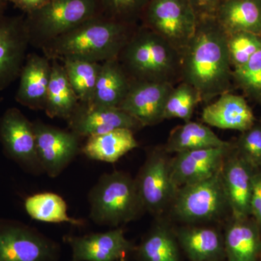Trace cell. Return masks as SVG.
Listing matches in <instances>:
<instances>
[{
  "mask_svg": "<svg viewBox=\"0 0 261 261\" xmlns=\"http://www.w3.org/2000/svg\"><path fill=\"white\" fill-rule=\"evenodd\" d=\"M228 37L214 16L202 17L181 51V82L195 87L202 102L229 92L233 70Z\"/></svg>",
  "mask_w": 261,
  "mask_h": 261,
  "instance_id": "obj_1",
  "label": "cell"
},
{
  "mask_svg": "<svg viewBox=\"0 0 261 261\" xmlns=\"http://www.w3.org/2000/svg\"><path fill=\"white\" fill-rule=\"evenodd\" d=\"M139 25L99 15L63 33L41 49L50 61L80 59L102 63L118 58Z\"/></svg>",
  "mask_w": 261,
  "mask_h": 261,
  "instance_id": "obj_2",
  "label": "cell"
},
{
  "mask_svg": "<svg viewBox=\"0 0 261 261\" xmlns=\"http://www.w3.org/2000/svg\"><path fill=\"white\" fill-rule=\"evenodd\" d=\"M132 82H181V54L150 29L139 25L118 57Z\"/></svg>",
  "mask_w": 261,
  "mask_h": 261,
  "instance_id": "obj_3",
  "label": "cell"
},
{
  "mask_svg": "<svg viewBox=\"0 0 261 261\" xmlns=\"http://www.w3.org/2000/svg\"><path fill=\"white\" fill-rule=\"evenodd\" d=\"M89 201L90 219L99 225L126 224L144 210L135 180L120 171L102 175L89 192Z\"/></svg>",
  "mask_w": 261,
  "mask_h": 261,
  "instance_id": "obj_4",
  "label": "cell"
},
{
  "mask_svg": "<svg viewBox=\"0 0 261 261\" xmlns=\"http://www.w3.org/2000/svg\"><path fill=\"white\" fill-rule=\"evenodd\" d=\"M24 15L29 44L42 49L63 33L101 15L98 0H50Z\"/></svg>",
  "mask_w": 261,
  "mask_h": 261,
  "instance_id": "obj_5",
  "label": "cell"
},
{
  "mask_svg": "<svg viewBox=\"0 0 261 261\" xmlns=\"http://www.w3.org/2000/svg\"><path fill=\"white\" fill-rule=\"evenodd\" d=\"M197 23L190 0H149L140 24L181 53L193 35Z\"/></svg>",
  "mask_w": 261,
  "mask_h": 261,
  "instance_id": "obj_6",
  "label": "cell"
},
{
  "mask_svg": "<svg viewBox=\"0 0 261 261\" xmlns=\"http://www.w3.org/2000/svg\"><path fill=\"white\" fill-rule=\"evenodd\" d=\"M59 246L35 228L0 219V261H58Z\"/></svg>",
  "mask_w": 261,
  "mask_h": 261,
  "instance_id": "obj_7",
  "label": "cell"
},
{
  "mask_svg": "<svg viewBox=\"0 0 261 261\" xmlns=\"http://www.w3.org/2000/svg\"><path fill=\"white\" fill-rule=\"evenodd\" d=\"M173 201L174 214L183 221L193 222L214 219L228 204L222 169L207 179L178 189Z\"/></svg>",
  "mask_w": 261,
  "mask_h": 261,
  "instance_id": "obj_8",
  "label": "cell"
},
{
  "mask_svg": "<svg viewBox=\"0 0 261 261\" xmlns=\"http://www.w3.org/2000/svg\"><path fill=\"white\" fill-rule=\"evenodd\" d=\"M0 142L5 155L25 171L44 172L38 157L34 125L18 108H8L0 118Z\"/></svg>",
  "mask_w": 261,
  "mask_h": 261,
  "instance_id": "obj_9",
  "label": "cell"
},
{
  "mask_svg": "<svg viewBox=\"0 0 261 261\" xmlns=\"http://www.w3.org/2000/svg\"><path fill=\"white\" fill-rule=\"evenodd\" d=\"M135 181L142 207L149 212L162 211L177 193L171 179L170 161L160 149L149 154Z\"/></svg>",
  "mask_w": 261,
  "mask_h": 261,
  "instance_id": "obj_10",
  "label": "cell"
},
{
  "mask_svg": "<svg viewBox=\"0 0 261 261\" xmlns=\"http://www.w3.org/2000/svg\"><path fill=\"white\" fill-rule=\"evenodd\" d=\"M36 136L38 157L44 172L49 177L59 176L81 150L78 135L45 124L33 123Z\"/></svg>",
  "mask_w": 261,
  "mask_h": 261,
  "instance_id": "obj_11",
  "label": "cell"
},
{
  "mask_svg": "<svg viewBox=\"0 0 261 261\" xmlns=\"http://www.w3.org/2000/svg\"><path fill=\"white\" fill-rule=\"evenodd\" d=\"M29 45L25 15L0 19V91L20 76Z\"/></svg>",
  "mask_w": 261,
  "mask_h": 261,
  "instance_id": "obj_12",
  "label": "cell"
},
{
  "mask_svg": "<svg viewBox=\"0 0 261 261\" xmlns=\"http://www.w3.org/2000/svg\"><path fill=\"white\" fill-rule=\"evenodd\" d=\"M231 145L187 151L170 161L173 185L179 189L212 177L222 169Z\"/></svg>",
  "mask_w": 261,
  "mask_h": 261,
  "instance_id": "obj_13",
  "label": "cell"
},
{
  "mask_svg": "<svg viewBox=\"0 0 261 261\" xmlns=\"http://www.w3.org/2000/svg\"><path fill=\"white\" fill-rule=\"evenodd\" d=\"M173 87L168 83L132 82L128 94L118 108L142 127L154 126L164 120L165 106Z\"/></svg>",
  "mask_w": 261,
  "mask_h": 261,
  "instance_id": "obj_14",
  "label": "cell"
},
{
  "mask_svg": "<svg viewBox=\"0 0 261 261\" xmlns=\"http://www.w3.org/2000/svg\"><path fill=\"white\" fill-rule=\"evenodd\" d=\"M67 121L70 130L80 138H88L118 128H128L135 132L143 128L135 118L120 108L81 102Z\"/></svg>",
  "mask_w": 261,
  "mask_h": 261,
  "instance_id": "obj_15",
  "label": "cell"
},
{
  "mask_svg": "<svg viewBox=\"0 0 261 261\" xmlns=\"http://www.w3.org/2000/svg\"><path fill=\"white\" fill-rule=\"evenodd\" d=\"M65 240L71 248L70 261H123L133 248L120 228Z\"/></svg>",
  "mask_w": 261,
  "mask_h": 261,
  "instance_id": "obj_16",
  "label": "cell"
},
{
  "mask_svg": "<svg viewBox=\"0 0 261 261\" xmlns=\"http://www.w3.org/2000/svg\"><path fill=\"white\" fill-rule=\"evenodd\" d=\"M51 72L49 58L36 53L28 55L19 76L15 100L33 111H44Z\"/></svg>",
  "mask_w": 261,
  "mask_h": 261,
  "instance_id": "obj_17",
  "label": "cell"
},
{
  "mask_svg": "<svg viewBox=\"0 0 261 261\" xmlns=\"http://www.w3.org/2000/svg\"><path fill=\"white\" fill-rule=\"evenodd\" d=\"M202 120L207 126L245 132L254 126L255 117L243 97L226 92L204 108Z\"/></svg>",
  "mask_w": 261,
  "mask_h": 261,
  "instance_id": "obj_18",
  "label": "cell"
},
{
  "mask_svg": "<svg viewBox=\"0 0 261 261\" xmlns=\"http://www.w3.org/2000/svg\"><path fill=\"white\" fill-rule=\"evenodd\" d=\"M222 179L228 205L236 219L250 214L252 176L250 166L240 157L228 159L222 168Z\"/></svg>",
  "mask_w": 261,
  "mask_h": 261,
  "instance_id": "obj_19",
  "label": "cell"
},
{
  "mask_svg": "<svg viewBox=\"0 0 261 261\" xmlns=\"http://www.w3.org/2000/svg\"><path fill=\"white\" fill-rule=\"evenodd\" d=\"M214 17L228 35L242 32L261 34V0H222Z\"/></svg>",
  "mask_w": 261,
  "mask_h": 261,
  "instance_id": "obj_20",
  "label": "cell"
},
{
  "mask_svg": "<svg viewBox=\"0 0 261 261\" xmlns=\"http://www.w3.org/2000/svg\"><path fill=\"white\" fill-rule=\"evenodd\" d=\"M234 219L225 233V256L228 261H257L261 254L259 226L246 219Z\"/></svg>",
  "mask_w": 261,
  "mask_h": 261,
  "instance_id": "obj_21",
  "label": "cell"
},
{
  "mask_svg": "<svg viewBox=\"0 0 261 261\" xmlns=\"http://www.w3.org/2000/svg\"><path fill=\"white\" fill-rule=\"evenodd\" d=\"M130 81L118 58L101 63L93 99L89 104L118 108L126 97Z\"/></svg>",
  "mask_w": 261,
  "mask_h": 261,
  "instance_id": "obj_22",
  "label": "cell"
},
{
  "mask_svg": "<svg viewBox=\"0 0 261 261\" xmlns=\"http://www.w3.org/2000/svg\"><path fill=\"white\" fill-rule=\"evenodd\" d=\"M134 133L135 132L128 128H118L92 136L87 138L81 150L89 159L114 163L139 147Z\"/></svg>",
  "mask_w": 261,
  "mask_h": 261,
  "instance_id": "obj_23",
  "label": "cell"
},
{
  "mask_svg": "<svg viewBox=\"0 0 261 261\" xmlns=\"http://www.w3.org/2000/svg\"><path fill=\"white\" fill-rule=\"evenodd\" d=\"M51 61L50 81L44 111L51 118L68 120L80 105L61 62Z\"/></svg>",
  "mask_w": 261,
  "mask_h": 261,
  "instance_id": "obj_24",
  "label": "cell"
},
{
  "mask_svg": "<svg viewBox=\"0 0 261 261\" xmlns=\"http://www.w3.org/2000/svg\"><path fill=\"white\" fill-rule=\"evenodd\" d=\"M177 239L192 261H219L225 256L224 238L213 228H182Z\"/></svg>",
  "mask_w": 261,
  "mask_h": 261,
  "instance_id": "obj_25",
  "label": "cell"
},
{
  "mask_svg": "<svg viewBox=\"0 0 261 261\" xmlns=\"http://www.w3.org/2000/svg\"><path fill=\"white\" fill-rule=\"evenodd\" d=\"M227 145L230 144L221 140L207 125L190 121L171 130L164 150L177 154Z\"/></svg>",
  "mask_w": 261,
  "mask_h": 261,
  "instance_id": "obj_26",
  "label": "cell"
},
{
  "mask_svg": "<svg viewBox=\"0 0 261 261\" xmlns=\"http://www.w3.org/2000/svg\"><path fill=\"white\" fill-rule=\"evenodd\" d=\"M27 214L36 221L51 224L67 223L82 226L83 220L73 219L68 216V207L64 199L53 192H41L29 196L24 202Z\"/></svg>",
  "mask_w": 261,
  "mask_h": 261,
  "instance_id": "obj_27",
  "label": "cell"
},
{
  "mask_svg": "<svg viewBox=\"0 0 261 261\" xmlns=\"http://www.w3.org/2000/svg\"><path fill=\"white\" fill-rule=\"evenodd\" d=\"M61 63L80 102H92L101 63L80 59H66Z\"/></svg>",
  "mask_w": 261,
  "mask_h": 261,
  "instance_id": "obj_28",
  "label": "cell"
},
{
  "mask_svg": "<svg viewBox=\"0 0 261 261\" xmlns=\"http://www.w3.org/2000/svg\"><path fill=\"white\" fill-rule=\"evenodd\" d=\"M140 261H179L177 243L168 230L154 228L137 249Z\"/></svg>",
  "mask_w": 261,
  "mask_h": 261,
  "instance_id": "obj_29",
  "label": "cell"
},
{
  "mask_svg": "<svg viewBox=\"0 0 261 261\" xmlns=\"http://www.w3.org/2000/svg\"><path fill=\"white\" fill-rule=\"evenodd\" d=\"M202 102L200 94L195 87L181 82L174 86L168 95L163 112V119L179 118L190 121L195 108Z\"/></svg>",
  "mask_w": 261,
  "mask_h": 261,
  "instance_id": "obj_30",
  "label": "cell"
},
{
  "mask_svg": "<svg viewBox=\"0 0 261 261\" xmlns=\"http://www.w3.org/2000/svg\"><path fill=\"white\" fill-rule=\"evenodd\" d=\"M100 15L119 23L139 25L149 0H98Z\"/></svg>",
  "mask_w": 261,
  "mask_h": 261,
  "instance_id": "obj_31",
  "label": "cell"
},
{
  "mask_svg": "<svg viewBox=\"0 0 261 261\" xmlns=\"http://www.w3.org/2000/svg\"><path fill=\"white\" fill-rule=\"evenodd\" d=\"M261 49V38L250 32H237L228 37L230 62L233 70L246 64L255 53Z\"/></svg>",
  "mask_w": 261,
  "mask_h": 261,
  "instance_id": "obj_32",
  "label": "cell"
},
{
  "mask_svg": "<svg viewBox=\"0 0 261 261\" xmlns=\"http://www.w3.org/2000/svg\"><path fill=\"white\" fill-rule=\"evenodd\" d=\"M233 78L250 94L261 95V49L246 64L233 70Z\"/></svg>",
  "mask_w": 261,
  "mask_h": 261,
  "instance_id": "obj_33",
  "label": "cell"
},
{
  "mask_svg": "<svg viewBox=\"0 0 261 261\" xmlns=\"http://www.w3.org/2000/svg\"><path fill=\"white\" fill-rule=\"evenodd\" d=\"M240 159L250 167L261 166V126H252L244 132L239 142Z\"/></svg>",
  "mask_w": 261,
  "mask_h": 261,
  "instance_id": "obj_34",
  "label": "cell"
},
{
  "mask_svg": "<svg viewBox=\"0 0 261 261\" xmlns=\"http://www.w3.org/2000/svg\"><path fill=\"white\" fill-rule=\"evenodd\" d=\"M250 214L255 217L257 226L261 227V173L252 176Z\"/></svg>",
  "mask_w": 261,
  "mask_h": 261,
  "instance_id": "obj_35",
  "label": "cell"
},
{
  "mask_svg": "<svg viewBox=\"0 0 261 261\" xmlns=\"http://www.w3.org/2000/svg\"><path fill=\"white\" fill-rule=\"evenodd\" d=\"M221 1L222 0H190L197 18L214 16Z\"/></svg>",
  "mask_w": 261,
  "mask_h": 261,
  "instance_id": "obj_36",
  "label": "cell"
},
{
  "mask_svg": "<svg viewBox=\"0 0 261 261\" xmlns=\"http://www.w3.org/2000/svg\"><path fill=\"white\" fill-rule=\"evenodd\" d=\"M27 15L40 9L50 0H7Z\"/></svg>",
  "mask_w": 261,
  "mask_h": 261,
  "instance_id": "obj_37",
  "label": "cell"
},
{
  "mask_svg": "<svg viewBox=\"0 0 261 261\" xmlns=\"http://www.w3.org/2000/svg\"><path fill=\"white\" fill-rule=\"evenodd\" d=\"M8 3V2L7 0H0V19L5 16Z\"/></svg>",
  "mask_w": 261,
  "mask_h": 261,
  "instance_id": "obj_38",
  "label": "cell"
},
{
  "mask_svg": "<svg viewBox=\"0 0 261 261\" xmlns=\"http://www.w3.org/2000/svg\"><path fill=\"white\" fill-rule=\"evenodd\" d=\"M260 261H261V254H260Z\"/></svg>",
  "mask_w": 261,
  "mask_h": 261,
  "instance_id": "obj_39",
  "label": "cell"
}]
</instances>
